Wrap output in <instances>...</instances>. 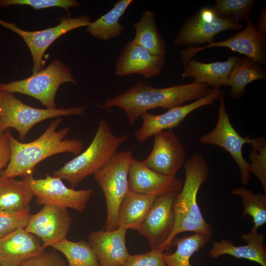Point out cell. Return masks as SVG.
I'll return each mask as SVG.
<instances>
[{"label": "cell", "mask_w": 266, "mask_h": 266, "mask_svg": "<svg viewBox=\"0 0 266 266\" xmlns=\"http://www.w3.org/2000/svg\"><path fill=\"white\" fill-rule=\"evenodd\" d=\"M211 89L207 84L195 81L158 88L141 81L118 96L106 99L100 107L103 109L120 108L125 112L130 125H133L142 114L149 110L157 107L168 109L182 105L204 97Z\"/></svg>", "instance_id": "cell-1"}, {"label": "cell", "mask_w": 266, "mask_h": 266, "mask_svg": "<svg viewBox=\"0 0 266 266\" xmlns=\"http://www.w3.org/2000/svg\"><path fill=\"white\" fill-rule=\"evenodd\" d=\"M63 120L58 117L53 120L40 136L29 143L19 141L11 134L10 160L0 173V181L33 174L38 164L54 155L68 153L77 156L82 152L84 145L81 140L65 139L71 128L57 131Z\"/></svg>", "instance_id": "cell-2"}, {"label": "cell", "mask_w": 266, "mask_h": 266, "mask_svg": "<svg viewBox=\"0 0 266 266\" xmlns=\"http://www.w3.org/2000/svg\"><path fill=\"white\" fill-rule=\"evenodd\" d=\"M185 181L174 201L175 222L173 231L159 250L170 249L176 235L192 232L211 237L212 227L204 219L197 202V195L201 186L207 180L209 168L207 162L199 154L192 156L183 165Z\"/></svg>", "instance_id": "cell-3"}, {"label": "cell", "mask_w": 266, "mask_h": 266, "mask_svg": "<svg viewBox=\"0 0 266 266\" xmlns=\"http://www.w3.org/2000/svg\"><path fill=\"white\" fill-rule=\"evenodd\" d=\"M129 136L114 135L106 119L101 118L89 146L62 167L54 170L53 176L67 180L74 189L105 164Z\"/></svg>", "instance_id": "cell-4"}, {"label": "cell", "mask_w": 266, "mask_h": 266, "mask_svg": "<svg viewBox=\"0 0 266 266\" xmlns=\"http://www.w3.org/2000/svg\"><path fill=\"white\" fill-rule=\"evenodd\" d=\"M85 115V107L53 109L33 107L23 103L13 93L0 91V134L13 128L23 142L36 124L48 119L64 116Z\"/></svg>", "instance_id": "cell-5"}, {"label": "cell", "mask_w": 266, "mask_h": 266, "mask_svg": "<svg viewBox=\"0 0 266 266\" xmlns=\"http://www.w3.org/2000/svg\"><path fill=\"white\" fill-rule=\"evenodd\" d=\"M133 158L132 150L116 152L93 175L102 190L105 200L107 216L105 230L117 229L119 205L128 188V172Z\"/></svg>", "instance_id": "cell-6"}, {"label": "cell", "mask_w": 266, "mask_h": 266, "mask_svg": "<svg viewBox=\"0 0 266 266\" xmlns=\"http://www.w3.org/2000/svg\"><path fill=\"white\" fill-rule=\"evenodd\" d=\"M76 81L63 63L55 60L45 68L21 80L0 83V91L19 93L32 97L49 109H56V92L62 83Z\"/></svg>", "instance_id": "cell-7"}, {"label": "cell", "mask_w": 266, "mask_h": 266, "mask_svg": "<svg viewBox=\"0 0 266 266\" xmlns=\"http://www.w3.org/2000/svg\"><path fill=\"white\" fill-rule=\"evenodd\" d=\"M218 100L217 124L212 131L201 136L199 141L202 144L219 146L229 153L239 167L242 184L247 185L251 177L250 165L243 157L242 147L245 143L250 144L251 138L240 135L232 125L227 111L223 91Z\"/></svg>", "instance_id": "cell-8"}, {"label": "cell", "mask_w": 266, "mask_h": 266, "mask_svg": "<svg viewBox=\"0 0 266 266\" xmlns=\"http://www.w3.org/2000/svg\"><path fill=\"white\" fill-rule=\"evenodd\" d=\"M23 179L30 187L38 205H54L82 212L94 193L92 189L75 190L68 188L62 179L48 174L44 178L35 179L30 174Z\"/></svg>", "instance_id": "cell-9"}, {"label": "cell", "mask_w": 266, "mask_h": 266, "mask_svg": "<svg viewBox=\"0 0 266 266\" xmlns=\"http://www.w3.org/2000/svg\"><path fill=\"white\" fill-rule=\"evenodd\" d=\"M242 27V24L223 19L216 14L212 8L205 6L184 22L173 43L187 47L204 43L210 44L219 33L227 30L239 31Z\"/></svg>", "instance_id": "cell-10"}, {"label": "cell", "mask_w": 266, "mask_h": 266, "mask_svg": "<svg viewBox=\"0 0 266 266\" xmlns=\"http://www.w3.org/2000/svg\"><path fill=\"white\" fill-rule=\"evenodd\" d=\"M91 18L87 15L71 18L64 17L60 23L52 28L29 32L17 27L15 23L0 19V25L16 33L23 39L31 53L33 61V74L43 69V57L48 47L61 35L75 29L87 26Z\"/></svg>", "instance_id": "cell-11"}, {"label": "cell", "mask_w": 266, "mask_h": 266, "mask_svg": "<svg viewBox=\"0 0 266 266\" xmlns=\"http://www.w3.org/2000/svg\"><path fill=\"white\" fill-rule=\"evenodd\" d=\"M245 29L227 39L212 42L202 47H187L180 52L184 66L198 52L211 47H227L245 55L260 65H266V37L256 29L253 19L246 20Z\"/></svg>", "instance_id": "cell-12"}, {"label": "cell", "mask_w": 266, "mask_h": 266, "mask_svg": "<svg viewBox=\"0 0 266 266\" xmlns=\"http://www.w3.org/2000/svg\"><path fill=\"white\" fill-rule=\"evenodd\" d=\"M221 88H212L204 97L191 103L174 107L162 114H152L148 112L140 115L143 123L136 131L133 136L137 141L141 143L161 131L178 127L186 117L196 109L206 105H212L218 100L221 93Z\"/></svg>", "instance_id": "cell-13"}, {"label": "cell", "mask_w": 266, "mask_h": 266, "mask_svg": "<svg viewBox=\"0 0 266 266\" xmlns=\"http://www.w3.org/2000/svg\"><path fill=\"white\" fill-rule=\"evenodd\" d=\"M176 194L158 197L137 230L147 239L151 250H159L173 231L174 201Z\"/></svg>", "instance_id": "cell-14"}, {"label": "cell", "mask_w": 266, "mask_h": 266, "mask_svg": "<svg viewBox=\"0 0 266 266\" xmlns=\"http://www.w3.org/2000/svg\"><path fill=\"white\" fill-rule=\"evenodd\" d=\"M153 137L152 151L143 163L159 173L176 176L185 162L186 155L180 140L172 130L161 131Z\"/></svg>", "instance_id": "cell-15"}, {"label": "cell", "mask_w": 266, "mask_h": 266, "mask_svg": "<svg viewBox=\"0 0 266 266\" xmlns=\"http://www.w3.org/2000/svg\"><path fill=\"white\" fill-rule=\"evenodd\" d=\"M71 223L67 209L44 205L39 212L31 214L25 229L38 237L45 248L66 238Z\"/></svg>", "instance_id": "cell-16"}, {"label": "cell", "mask_w": 266, "mask_h": 266, "mask_svg": "<svg viewBox=\"0 0 266 266\" xmlns=\"http://www.w3.org/2000/svg\"><path fill=\"white\" fill-rule=\"evenodd\" d=\"M183 182L176 176L159 173L147 166L142 162L133 158L128 172L129 190L144 195L160 196L177 193Z\"/></svg>", "instance_id": "cell-17"}, {"label": "cell", "mask_w": 266, "mask_h": 266, "mask_svg": "<svg viewBox=\"0 0 266 266\" xmlns=\"http://www.w3.org/2000/svg\"><path fill=\"white\" fill-rule=\"evenodd\" d=\"M166 62L165 56L156 55L133 40L124 46L115 64V74L124 76L139 74L146 78L158 75Z\"/></svg>", "instance_id": "cell-18"}, {"label": "cell", "mask_w": 266, "mask_h": 266, "mask_svg": "<svg viewBox=\"0 0 266 266\" xmlns=\"http://www.w3.org/2000/svg\"><path fill=\"white\" fill-rule=\"evenodd\" d=\"M127 230L117 228L92 232L88 237L100 266H121L130 254L126 243Z\"/></svg>", "instance_id": "cell-19"}, {"label": "cell", "mask_w": 266, "mask_h": 266, "mask_svg": "<svg viewBox=\"0 0 266 266\" xmlns=\"http://www.w3.org/2000/svg\"><path fill=\"white\" fill-rule=\"evenodd\" d=\"M44 250L38 237L18 229L0 238V266H20Z\"/></svg>", "instance_id": "cell-20"}, {"label": "cell", "mask_w": 266, "mask_h": 266, "mask_svg": "<svg viewBox=\"0 0 266 266\" xmlns=\"http://www.w3.org/2000/svg\"><path fill=\"white\" fill-rule=\"evenodd\" d=\"M242 240L247 244L235 246L230 240L222 239L214 241L209 251V255L216 259L224 255L236 258L245 259L255 262L262 266H266V247L264 245V235L257 232L250 231L248 233L241 235Z\"/></svg>", "instance_id": "cell-21"}, {"label": "cell", "mask_w": 266, "mask_h": 266, "mask_svg": "<svg viewBox=\"0 0 266 266\" xmlns=\"http://www.w3.org/2000/svg\"><path fill=\"white\" fill-rule=\"evenodd\" d=\"M239 59L236 56H230L225 61L204 63L191 59L184 66L182 77L193 78L195 82L207 84L213 88L228 86L232 69Z\"/></svg>", "instance_id": "cell-22"}, {"label": "cell", "mask_w": 266, "mask_h": 266, "mask_svg": "<svg viewBox=\"0 0 266 266\" xmlns=\"http://www.w3.org/2000/svg\"><path fill=\"white\" fill-rule=\"evenodd\" d=\"M158 197L129 190L119 207L117 228L137 231Z\"/></svg>", "instance_id": "cell-23"}, {"label": "cell", "mask_w": 266, "mask_h": 266, "mask_svg": "<svg viewBox=\"0 0 266 266\" xmlns=\"http://www.w3.org/2000/svg\"><path fill=\"white\" fill-rule=\"evenodd\" d=\"M133 1V0L117 1L110 10L89 24L87 32L98 39L104 40L120 36L124 31V27L119 23V19Z\"/></svg>", "instance_id": "cell-24"}, {"label": "cell", "mask_w": 266, "mask_h": 266, "mask_svg": "<svg viewBox=\"0 0 266 266\" xmlns=\"http://www.w3.org/2000/svg\"><path fill=\"white\" fill-rule=\"evenodd\" d=\"M32 192L23 179L0 181V213L15 212L30 208Z\"/></svg>", "instance_id": "cell-25"}, {"label": "cell", "mask_w": 266, "mask_h": 266, "mask_svg": "<svg viewBox=\"0 0 266 266\" xmlns=\"http://www.w3.org/2000/svg\"><path fill=\"white\" fill-rule=\"evenodd\" d=\"M266 78V71L261 65L247 57L240 59L233 68L228 81L232 98L234 100L241 98L249 83Z\"/></svg>", "instance_id": "cell-26"}, {"label": "cell", "mask_w": 266, "mask_h": 266, "mask_svg": "<svg viewBox=\"0 0 266 266\" xmlns=\"http://www.w3.org/2000/svg\"><path fill=\"white\" fill-rule=\"evenodd\" d=\"M155 16L154 11H143L140 20L133 24L135 33L133 40L154 55L165 56L166 46L157 28Z\"/></svg>", "instance_id": "cell-27"}, {"label": "cell", "mask_w": 266, "mask_h": 266, "mask_svg": "<svg viewBox=\"0 0 266 266\" xmlns=\"http://www.w3.org/2000/svg\"><path fill=\"white\" fill-rule=\"evenodd\" d=\"M211 237L195 233L182 238L173 239L172 245L176 246L173 253H163L165 266H191L190 260L192 256L204 247Z\"/></svg>", "instance_id": "cell-28"}, {"label": "cell", "mask_w": 266, "mask_h": 266, "mask_svg": "<svg viewBox=\"0 0 266 266\" xmlns=\"http://www.w3.org/2000/svg\"><path fill=\"white\" fill-rule=\"evenodd\" d=\"M51 247L65 255L68 266H100L91 245L85 240L73 242L66 238Z\"/></svg>", "instance_id": "cell-29"}, {"label": "cell", "mask_w": 266, "mask_h": 266, "mask_svg": "<svg viewBox=\"0 0 266 266\" xmlns=\"http://www.w3.org/2000/svg\"><path fill=\"white\" fill-rule=\"evenodd\" d=\"M231 194L240 197L243 206V215L252 217L254 225L251 231L257 232L258 229L266 223V193H253L244 186L233 190Z\"/></svg>", "instance_id": "cell-30"}, {"label": "cell", "mask_w": 266, "mask_h": 266, "mask_svg": "<svg viewBox=\"0 0 266 266\" xmlns=\"http://www.w3.org/2000/svg\"><path fill=\"white\" fill-rule=\"evenodd\" d=\"M257 3L256 0H216L212 8L220 18L233 23L242 24L249 18Z\"/></svg>", "instance_id": "cell-31"}, {"label": "cell", "mask_w": 266, "mask_h": 266, "mask_svg": "<svg viewBox=\"0 0 266 266\" xmlns=\"http://www.w3.org/2000/svg\"><path fill=\"white\" fill-rule=\"evenodd\" d=\"M253 147L249 156L251 161L250 172L260 181L264 193H266V141L264 137L251 138Z\"/></svg>", "instance_id": "cell-32"}, {"label": "cell", "mask_w": 266, "mask_h": 266, "mask_svg": "<svg viewBox=\"0 0 266 266\" xmlns=\"http://www.w3.org/2000/svg\"><path fill=\"white\" fill-rule=\"evenodd\" d=\"M31 215L30 208L18 212L0 213V238L18 229H25Z\"/></svg>", "instance_id": "cell-33"}, {"label": "cell", "mask_w": 266, "mask_h": 266, "mask_svg": "<svg viewBox=\"0 0 266 266\" xmlns=\"http://www.w3.org/2000/svg\"><path fill=\"white\" fill-rule=\"evenodd\" d=\"M13 5H27L36 10L59 7L67 10L71 7H78L80 3L75 0H0V8Z\"/></svg>", "instance_id": "cell-34"}, {"label": "cell", "mask_w": 266, "mask_h": 266, "mask_svg": "<svg viewBox=\"0 0 266 266\" xmlns=\"http://www.w3.org/2000/svg\"><path fill=\"white\" fill-rule=\"evenodd\" d=\"M163 253L159 250H151L145 253L130 255L121 266H165Z\"/></svg>", "instance_id": "cell-35"}, {"label": "cell", "mask_w": 266, "mask_h": 266, "mask_svg": "<svg viewBox=\"0 0 266 266\" xmlns=\"http://www.w3.org/2000/svg\"><path fill=\"white\" fill-rule=\"evenodd\" d=\"M64 265H66V263L59 254L44 250L38 255L25 261L20 266H63Z\"/></svg>", "instance_id": "cell-36"}, {"label": "cell", "mask_w": 266, "mask_h": 266, "mask_svg": "<svg viewBox=\"0 0 266 266\" xmlns=\"http://www.w3.org/2000/svg\"><path fill=\"white\" fill-rule=\"evenodd\" d=\"M11 134L10 129L0 134V173L10 160V137Z\"/></svg>", "instance_id": "cell-37"}, {"label": "cell", "mask_w": 266, "mask_h": 266, "mask_svg": "<svg viewBox=\"0 0 266 266\" xmlns=\"http://www.w3.org/2000/svg\"><path fill=\"white\" fill-rule=\"evenodd\" d=\"M255 26L256 30L266 37V6H263L260 10L258 23Z\"/></svg>", "instance_id": "cell-38"}, {"label": "cell", "mask_w": 266, "mask_h": 266, "mask_svg": "<svg viewBox=\"0 0 266 266\" xmlns=\"http://www.w3.org/2000/svg\"><path fill=\"white\" fill-rule=\"evenodd\" d=\"M66 266V265H64V266Z\"/></svg>", "instance_id": "cell-39"}]
</instances>
